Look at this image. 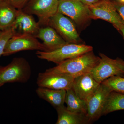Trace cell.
I'll return each mask as SVG.
<instances>
[{"instance_id": "cell-3", "label": "cell", "mask_w": 124, "mask_h": 124, "mask_svg": "<svg viewBox=\"0 0 124 124\" xmlns=\"http://www.w3.org/2000/svg\"><path fill=\"white\" fill-rule=\"evenodd\" d=\"M31 75V68L27 61L23 58H15L7 66L0 67V86L9 82L25 83Z\"/></svg>"}, {"instance_id": "cell-26", "label": "cell", "mask_w": 124, "mask_h": 124, "mask_svg": "<svg viewBox=\"0 0 124 124\" xmlns=\"http://www.w3.org/2000/svg\"><path fill=\"white\" fill-rule=\"evenodd\" d=\"M116 1L120 3H124V0H116Z\"/></svg>"}, {"instance_id": "cell-9", "label": "cell", "mask_w": 124, "mask_h": 124, "mask_svg": "<svg viewBox=\"0 0 124 124\" xmlns=\"http://www.w3.org/2000/svg\"><path fill=\"white\" fill-rule=\"evenodd\" d=\"M88 7L91 19H101L107 21L112 24L119 31L124 25L111 0H103Z\"/></svg>"}, {"instance_id": "cell-28", "label": "cell", "mask_w": 124, "mask_h": 124, "mask_svg": "<svg viewBox=\"0 0 124 124\" xmlns=\"http://www.w3.org/2000/svg\"><path fill=\"white\" fill-rule=\"evenodd\" d=\"M1 32V30L0 29V34Z\"/></svg>"}, {"instance_id": "cell-23", "label": "cell", "mask_w": 124, "mask_h": 124, "mask_svg": "<svg viewBox=\"0 0 124 124\" xmlns=\"http://www.w3.org/2000/svg\"><path fill=\"white\" fill-rule=\"evenodd\" d=\"M113 2L116 9L119 15L124 24V3H120L116 1Z\"/></svg>"}, {"instance_id": "cell-22", "label": "cell", "mask_w": 124, "mask_h": 124, "mask_svg": "<svg viewBox=\"0 0 124 124\" xmlns=\"http://www.w3.org/2000/svg\"><path fill=\"white\" fill-rule=\"evenodd\" d=\"M11 5L17 9H22L28 0H7Z\"/></svg>"}, {"instance_id": "cell-17", "label": "cell", "mask_w": 124, "mask_h": 124, "mask_svg": "<svg viewBox=\"0 0 124 124\" xmlns=\"http://www.w3.org/2000/svg\"><path fill=\"white\" fill-rule=\"evenodd\" d=\"M58 119L56 124H89L86 115L72 112L63 106L56 109Z\"/></svg>"}, {"instance_id": "cell-20", "label": "cell", "mask_w": 124, "mask_h": 124, "mask_svg": "<svg viewBox=\"0 0 124 124\" xmlns=\"http://www.w3.org/2000/svg\"><path fill=\"white\" fill-rule=\"evenodd\" d=\"M111 91L124 94V77L114 76L102 82Z\"/></svg>"}, {"instance_id": "cell-21", "label": "cell", "mask_w": 124, "mask_h": 124, "mask_svg": "<svg viewBox=\"0 0 124 124\" xmlns=\"http://www.w3.org/2000/svg\"><path fill=\"white\" fill-rule=\"evenodd\" d=\"M14 34V31L11 27L1 31L0 34V57L3 55L7 41Z\"/></svg>"}, {"instance_id": "cell-1", "label": "cell", "mask_w": 124, "mask_h": 124, "mask_svg": "<svg viewBox=\"0 0 124 124\" xmlns=\"http://www.w3.org/2000/svg\"><path fill=\"white\" fill-rule=\"evenodd\" d=\"M93 51L76 58L63 61L56 66L47 69L49 73H65L75 77L90 72L100 61Z\"/></svg>"}, {"instance_id": "cell-5", "label": "cell", "mask_w": 124, "mask_h": 124, "mask_svg": "<svg viewBox=\"0 0 124 124\" xmlns=\"http://www.w3.org/2000/svg\"><path fill=\"white\" fill-rule=\"evenodd\" d=\"M97 65L90 71L94 79L100 84L114 76L124 77V61L117 58L112 59L102 53Z\"/></svg>"}, {"instance_id": "cell-11", "label": "cell", "mask_w": 124, "mask_h": 124, "mask_svg": "<svg viewBox=\"0 0 124 124\" xmlns=\"http://www.w3.org/2000/svg\"><path fill=\"white\" fill-rule=\"evenodd\" d=\"M75 77L69 74L45 71L38 74L37 84L38 87L67 90L72 88Z\"/></svg>"}, {"instance_id": "cell-25", "label": "cell", "mask_w": 124, "mask_h": 124, "mask_svg": "<svg viewBox=\"0 0 124 124\" xmlns=\"http://www.w3.org/2000/svg\"><path fill=\"white\" fill-rule=\"evenodd\" d=\"M120 31L122 33V35L123 36L124 38V25L122 26V27L121 28L120 30Z\"/></svg>"}, {"instance_id": "cell-15", "label": "cell", "mask_w": 124, "mask_h": 124, "mask_svg": "<svg viewBox=\"0 0 124 124\" xmlns=\"http://www.w3.org/2000/svg\"><path fill=\"white\" fill-rule=\"evenodd\" d=\"M36 93L39 97L48 102L55 109L64 106L66 90L38 87Z\"/></svg>"}, {"instance_id": "cell-14", "label": "cell", "mask_w": 124, "mask_h": 124, "mask_svg": "<svg viewBox=\"0 0 124 124\" xmlns=\"http://www.w3.org/2000/svg\"><path fill=\"white\" fill-rule=\"evenodd\" d=\"M35 37L42 40L49 51L59 48L67 43L55 29L49 26L40 27Z\"/></svg>"}, {"instance_id": "cell-10", "label": "cell", "mask_w": 124, "mask_h": 124, "mask_svg": "<svg viewBox=\"0 0 124 124\" xmlns=\"http://www.w3.org/2000/svg\"><path fill=\"white\" fill-rule=\"evenodd\" d=\"M111 91L108 87L101 83L87 100L86 116L90 123L97 120L102 116L107 98Z\"/></svg>"}, {"instance_id": "cell-12", "label": "cell", "mask_w": 124, "mask_h": 124, "mask_svg": "<svg viewBox=\"0 0 124 124\" xmlns=\"http://www.w3.org/2000/svg\"><path fill=\"white\" fill-rule=\"evenodd\" d=\"M100 84L94 79L90 72L75 78L72 89L78 97L86 102Z\"/></svg>"}, {"instance_id": "cell-6", "label": "cell", "mask_w": 124, "mask_h": 124, "mask_svg": "<svg viewBox=\"0 0 124 124\" xmlns=\"http://www.w3.org/2000/svg\"><path fill=\"white\" fill-rule=\"evenodd\" d=\"M75 25L70 18L58 12L50 19L48 26L55 29L67 43L82 44Z\"/></svg>"}, {"instance_id": "cell-18", "label": "cell", "mask_w": 124, "mask_h": 124, "mask_svg": "<svg viewBox=\"0 0 124 124\" xmlns=\"http://www.w3.org/2000/svg\"><path fill=\"white\" fill-rule=\"evenodd\" d=\"M65 103L67 104V109L68 110L86 115V102L78 97L72 88L66 90Z\"/></svg>"}, {"instance_id": "cell-24", "label": "cell", "mask_w": 124, "mask_h": 124, "mask_svg": "<svg viewBox=\"0 0 124 124\" xmlns=\"http://www.w3.org/2000/svg\"><path fill=\"white\" fill-rule=\"evenodd\" d=\"M83 4L88 6H91L97 4L98 2L101 1L103 0H79Z\"/></svg>"}, {"instance_id": "cell-7", "label": "cell", "mask_w": 124, "mask_h": 124, "mask_svg": "<svg viewBox=\"0 0 124 124\" xmlns=\"http://www.w3.org/2000/svg\"><path fill=\"white\" fill-rule=\"evenodd\" d=\"M37 50L48 51L46 46L34 36L28 34H14L6 45L3 55L8 56L19 51Z\"/></svg>"}, {"instance_id": "cell-29", "label": "cell", "mask_w": 124, "mask_h": 124, "mask_svg": "<svg viewBox=\"0 0 124 124\" xmlns=\"http://www.w3.org/2000/svg\"><path fill=\"white\" fill-rule=\"evenodd\" d=\"M1 86H0V87H1Z\"/></svg>"}, {"instance_id": "cell-13", "label": "cell", "mask_w": 124, "mask_h": 124, "mask_svg": "<svg viewBox=\"0 0 124 124\" xmlns=\"http://www.w3.org/2000/svg\"><path fill=\"white\" fill-rule=\"evenodd\" d=\"M11 27L15 34H28L35 37L40 27L31 15L18 9L17 14Z\"/></svg>"}, {"instance_id": "cell-16", "label": "cell", "mask_w": 124, "mask_h": 124, "mask_svg": "<svg viewBox=\"0 0 124 124\" xmlns=\"http://www.w3.org/2000/svg\"><path fill=\"white\" fill-rule=\"evenodd\" d=\"M18 11L7 0L0 2V29L1 31L11 27Z\"/></svg>"}, {"instance_id": "cell-19", "label": "cell", "mask_w": 124, "mask_h": 124, "mask_svg": "<svg viewBox=\"0 0 124 124\" xmlns=\"http://www.w3.org/2000/svg\"><path fill=\"white\" fill-rule=\"evenodd\" d=\"M121 110H124V94L111 91L107 98L102 116Z\"/></svg>"}, {"instance_id": "cell-4", "label": "cell", "mask_w": 124, "mask_h": 124, "mask_svg": "<svg viewBox=\"0 0 124 124\" xmlns=\"http://www.w3.org/2000/svg\"><path fill=\"white\" fill-rule=\"evenodd\" d=\"M58 12L70 18L80 28L88 26L92 19L88 7L79 0H59Z\"/></svg>"}, {"instance_id": "cell-27", "label": "cell", "mask_w": 124, "mask_h": 124, "mask_svg": "<svg viewBox=\"0 0 124 124\" xmlns=\"http://www.w3.org/2000/svg\"><path fill=\"white\" fill-rule=\"evenodd\" d=\"M4 0H0V2H2V1H4Z\"/></svg>"}, {"instance_id": "cell-8", "label": "cell", "mask_w": 124, "mask_h": 124, "mask_svg": "<svg viewBox=\"0 0 124 124\" xmlns=\"http://www.w3.org/2000/svg\"><path fill=\"white\" fill-rule=\"evenodd\" d=\"M59 0H31L22 10L38 17L40 27L48 26L50 19L58 12Z\"/></svg>"}, {"instance_id": "cell-2", "label": "cell", "mask_w": 124, "mask_h": 124, "mask_svg": "<svg viewBox=\"0 0 124 124\" xmlns=\"http://www.w3.org/2000/svg\"><path fill=\"white\" fill-rule=\"evenodd\" d=\"M93 46L84 44L67 43L53 51L38 50L36 53L39 58L53 62L57 64L65 60L76 58L93 51Z\"/></svg>"}]
</instances>
